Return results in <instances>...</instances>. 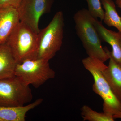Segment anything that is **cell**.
<instances>
[{
    "instance_id": "6da1fadb",
    "label": "cell",
    "mask_w": 121,
    "mask_h": 121,
    "mask_svg": "<svg viewBox=\"0 0 121 121\" xmlns=\"http://www.w3.org/2000/svg\"><path fill=\"white\" fill-rule=\"evenodd\" d=\"M94 18L87 9L77 11L73 17L76 34L88 56L104 63L110 58L108 49L102 46L101 40L93 23Z\"/></svg>"
},
{
    "instance_id": "7a4b0ae2",
    "label": "cell",
    "mask_w": 121,
    "mask_h": 121,
    "mask_svg": "<svg viewBox=\"0 0 121 121\" xmlns=\"http://www.w3.org/2000/svg\"><path fill=\"white\" fill-rule=\"evenodd\" d=\"M82 63L94 78L93 91L103 100V112L113 116L121 112V103L114 95L103 73L106 65L99 60L89 56L82 60Z\"/></svg>"
},
{
    "instance_id": "3957f363",
    "label": "cell",
    "mask_w": 121,
    "mask_h": 121,
    "mask_svg": "<svg viewBox=\"0 0 121 121\" xmlns=\"http://www.w3.org/2000/svg\"><path fill=\"white\" fill-rule=\"evenodd\" d=\"M64 26L63 12L59 11L47 26L38 33L37 49L34 59L50 60L55 56L62 45Z\"/></svg>"
},
{
    "instance_id": "277c9868",
    "label": "cell",
    "mask_w": 121,
    "mask_h": 121,
    "mask_svg": "<svg viewBox=\"0 0 121 121\" xmlns=\"http://www.w3.org/2000/svg\"><path fill=\"white\" fill-rule=\"evenodd\" d=\"M38 33L20 22L11 33L6 44L17 63L34 59L37 51Z\"/></svg>"
},
{
    "instance_id": "5b68a950",
    "label": "cell",
    "mask_w": 121,
    "mask_h": 121,
    "mask_svg": "<svg viewBox=\"0 0 121 121\" xmlns=\"http://www.w3.org/2000/svg\"><path fill=\"white\" fill-rule=\"evenodd\" d=\"M49 61L44 59H33L17 63L15 76L26 86L31 85L35 88H39L55 76Z\"/></svg>"
},
{
    "instance_id": "8992f818",
    "label": "cell",
    "mask_w": 121,
    "mask_h": 121,
    "mask_svg": "<svg viewBox=\"0 0 121 121\" xmlns=\"http://www.w3.org/2000/svg\"><path fill=\"white\" fill-rule=\"evenodd\" d=\"M31 90L16 76L0 79V106H21L32 100Z\"/></svg>"
},
{
    "instance_id": "52a82bcc",
    "label": "cell",
    "mask_w": 121,
    "mask_h": 121,
    "mask_svg": "<svg viewBox=\"0 0 121 121\" xmlns=\"http://www.w3.org/2000/svg\"><path fill=\"white\" fill-rule=\"evenodd\" d=\"M53 1L54 0H21L17 8L20 21L39 33L40 18L50 11Z\"/></svg>"
},
{
    "instance_id": "ba28073f",
    "label": "cell",
    "mask_w": 121,
    "mask_h": 121,
    "mask_svg": "<svg viewBox=\"0 0 121 121\" xmlns=\"http://www.w3.org/2000/svg\"><path fill=\"white\" fill-rule=\"evenodd\" d=\"M93 23L102 41L111 46L112 51H109L111 57L116 62L121 65V33L106 28L101 21L94 18Z\"/></svg>"
},
{
    "instance_id": "9c48e42d",
    "label": "cell",
    "mask_w": 121,
    "mask_h": 121,
    "mask_svg": "<svg viewBox=\"0 0 121 121\" xmlns=\"http://www.w3.org/2000/svg\"><path fill=\"white\" fill-rule=\"evenodd\" d=\"M20 22L17 9L11 7L0 8V45L6 43L11 33Z\"/></svg>"
},
{
    "instance_id": "30bf717a",
    "label": "cell",
    "mask_w": 121,
    "mask_h": 121,
    "mask_svg": "<svg viewBox=\"0 0 121 121\" xmlns=\"http://www.w3.org/2000/svg\"><path fill=\"white\" fill-rule=\"evenodd\" d=\"M43 101L38 99L32 103L21 106H0V121H25L29 111L39 105Z\"/></svg>"
},
{
    "instance_id": "8fae6325",
    "label": "cell",
    "mask_w": 121,
    "mask_h": 121,
    "mask_svg": "<svg viewBox=\"0 0 121 121\" xmlns=\"http://www.w3.org/2000/svg\"><path fill=\"white\" fill-rule=\"evenodd\" d=\"M109 54V50H108ZM109 64L103 71L115 96L121 103V65L115 62L109 54Z\"/></svg>"
},
{
    "instance_id": "7c38bea8",
    "label": "cell",
    "mask_w": 121,
    "mask_h": 121,
    "mask_svg": "<svg viewBox=\"0 0 121 121\" xmlns=\"http://www.w3.org/2000/svg\"><path fill=\"white\" fill-rule=\"evenodd\" d=\"M17 64L6 43L0 45V79L14 76Z\"/></svg>"
},
{
    "instance_id": "4fadbf2b",
    "label": "cell",
    "mask_w": 121,
    "mask_h": 121,
    "mask_svg": "<svg viewBox=\"0 0 121 121\" xmlns=\"http://www.w3.org/2000/svg\"><path fill=\"white\" fill-rule=\"evenodd\" d=\"M104 8L103 20L109 27H114L121 33V17L118 15L114 2L112 0H101Z\"/></svg>"
},
{
    "instance_id": "5bb4252c",
    "label": "cell",
    "mask_w": 121,
    "mask_h": 121,
    "mask_svg": "<svg viewBox=\"0 0 121 121\" xmlns=\"http://www.w3.org/2000/svg\"><path fill=\"white\" fill-rule=\"evenodd\" d=\"M81 115L83 121H114L113 115L104 112H98L89 106L84 105L81 108Z\"/></svg>"
},
{
    "instance_id": "9a60e30c",
    "label": "cell",
    "mask_w": 121,
    "mask_h": 121,
    "mask_svg": "<svg viewBox=\"0 0 121 121\" xmlns=\"http://www.w3.org/2000/svg\"><path fill=\"white\" fill-rule=\"evenodd\" d=\"M88 5V10L90 14L95 19L99 18L103 20L104 11L102 7L101 0H86Z\"/></svg>"
},
{
    "instance_id": "2e32d148",
    "label": "cell",
    "mask_w": 121,
    "mask_h": 121,
    "mask_svg": "<svg viewBox=\"0 0 121 121\" xmlns=\"http://www.w3.org/2000/svg\"><path fill=\"white\" fill-rule=\"evenodd\" d=\"M21 0H0V8L11 7L17 9Z\"/></svg>"
},
{
    "instance_id": "e0dca14e",
    "label": "cell",
    "mask_w": 121,
    "mask_h": 121,
    "mask_svg": "<svg viewBox=\"0 0 121 121\" xmlns=\"http://www.w3.org/2000/svg\"><path fill=\"white\" fill-rule=\"evenodd\" d=\"M114 118L115 119H121V112H118L113 115Z\"/></svg>"
},
{
    "instance_id": "ac0fdd59",
    "label": "cell",
    "mask_w": 121,
    "mask_h": 121,
    "mask_svg": "<svg viewBox=\"0 0 121 121\" xmlns=\"http://www.w3.org/2000/svg\"><path fill=\"white\" fill-rule=\"evenodd\" d=\"M115 3L118 7L121 9V0H115Z\"/></svg>"
}]
</instances>
